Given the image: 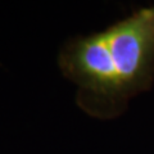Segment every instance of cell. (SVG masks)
Masks as SVG:
<instances>
[{
	"instance_id": "obj_1",
	"label": "cell",
	"mask_w": 154,
	"mask_h": 154,
	"mask_svg": "<svg viewBox=\"0 0 154 154\" xmlns=\"http://www.w3.org/2000/svg\"><path fill=\"white\" fill-rule=\"evenodd\" d=\"M60 71L77 85V105L112 119L130 99L154 82V5L135 11L100 32L69 38L58 57Z\"/></svg>"
}]
</instances>
